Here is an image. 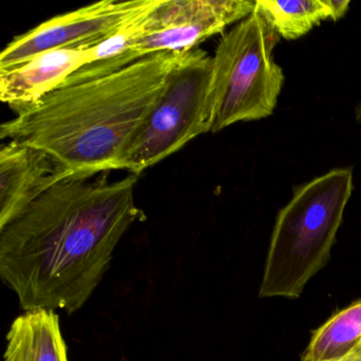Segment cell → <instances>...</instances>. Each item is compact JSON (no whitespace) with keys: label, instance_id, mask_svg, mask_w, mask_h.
<instances>
[{"label":"cell","instance_id":"1","mask_svg":"<svg viewBox=\"0 0 361 361\" xmlns=\"http://www.w3.org/2000/svg\"><path fill=\"white\" fill-rule=\"evenodd\" d=\"M137 175H71L0 229V276L20 307L79 310L109 270L116 247L145 219Z\"/></svg>","mask_w":361,"mask_h":361},{"label":"cell","instance_id":"2","mask_svg":"<svg viewBox=\"0 0 361 361\" xmlns=\"http://www.w3.org/2000/svg\"><path fill=\"white\" fill-rule=\"evenodd\" d=\"M183 54L157 52L106 77L59 86L4 122L0 137L46 152L73 175L109 172Z\"/></svg>","mask_w":361,"mask_h":361},{"label":"cell","instance_id":"3","mask_svg":"<svg viewBox=\"0 0 361 361\" xmlns=\"http://www.w3.org/2000/svg\"><path fill=\"white\" fill-rule=\"evenodd\" d=\"M353 192L352 169H334L297 188L279 212L259 298L297 299L331 259Z\"/></svg>","mask_w":361,"mask_h":361},{"label":"cell","instance_id":"4","mask_svg":"<svg viewBox=\"0 0 361 361\" xmlns=\"http://www.w3.org/2000/svg\"><path fill=\"white\" fill-rule=\"evenodd\" d=\"M280 39L257 8L223 35L212 58L209 133L272 115L285 81L272 58Z\"/></svg>","mask_w":361,"mask_h":361},{"label":"cell","instance_id":"5","mask_svg":"<svg viewBox=\"0 0 361 361\" xmlns=\"http://www.w3.org/2000/svg\"><path fill=\"white\" fill-rule=\"evenodd\" d=\"M212 58L200 49L183 52L161 94L116 161L114 170L140 174L209 133Z\"/></svg>","mask_w":361,"mask_h":361},{"label":"cell","instance_id":"6","mask_svg":"<svg viewBox=\"0 0 361 361\" xmlns=\"http://www.w3.org/2000/svg\"><path fill=\"white\" fill-rule=\"evenodd\" d=\"M255 8L257 0H159L143 16L142 32L130 45V62L157 52L194 49Z\"/></svg>","mask_w":361,"mask_h":361},{"label":"cell","instance_id":"7","mask_svg":"<svg viewBox=\"0 0 361 361\" xmlns=\"http://www.w3.org/2000/svg\"><path fill=\"white\" fill-rule=\"evenodd\" d=\"M158 0H104L56 16L16 37L0 56V71L56 49L92 48L151 10Z\"/></svg>","mask_w":361,"mask_h":361},{"label":"cell","instance_id":"8","mask_svg":"<svg viewBox=\"0 0 361 361\" xmlns=\"http://www.w3.org/2000/svg\"><path fill=\"white\" fill-rule=\"evenodd\" d=\"M71 175L42 149L16 141L4 145L0 149V229Z\"/></svg>","mask_w":361,"mask_h":361},{"label":"cell","instance_id":"9","mask_svg":"<svg viewBox=\"0 0 361 361\" xmlns=\"http://www.w3.org/2000/svg\"><path fill=\"white\" fill-rule=\"evenodd\" d=\"M90 48L44 52L27 62L0 71V99L16 114L39 102L90 61Z\"/></svg>","mask_w":361,"mask_h":361},{"label":"cell","instance_id":"10","mask_svg":"<svg viewBox=\"0 0 361 361\" xmlns=\"http://www.w3.org/2000/svg\"><path fill=\"white\" fill-rule=\"evenodd\" d=\"M4 361H68L56 310H28L18 316L7 334Z\"/></svg>","mask_w":361,"mask_h":361},{"label":"cell","instance_id":"11","mask_svg":"<svg viewBox=\"0 0 361 361\" xmlns=\"http://www.w3.org/2000/svg\"><path fill=\"white\" fill-rule=\"evenodd\" d=\"M361 350V299L312 331L301 361H341Z\"/></svg>","mask_w":361,"mask_h":361},{"label":"cell","instance_id":"12","mask_svg":"<svg viewBox=\"0 0 361 361\" xmlns=\"http://www.w3.org/2000/svg\"><path fill=\"white\" fill-rule=\"evenodd\" d=\"M257 8L285 39H297L325 20H333L329 0H257Z\"/></svg>","mask_w":361,"mask_h":361},{"label":"cell","instance_id":"13","mask_svg":"<svg viewBox=\"0 0 361 361\" xmlns=\"http://www.w3.org/2000/svg\"><path fill=\"white\" fill-rule=\"evenodd\" d=\"M341 361H361V350Z\"/></svg>","mask_w":361,"mask_h":361},{"label":"cell","instance_id":"14","mask_svg":"<svg viewBox=\"0 0 361 361\" xmlns=\"http://www.w3.org/2000/svg\"><path fill=\"white\" fill-rule=\"evenodd\" d=\"M356 121L361 124V103L356 107Z\"/></svg>","mask_w":361,"mask_h":361}]
</instances>
